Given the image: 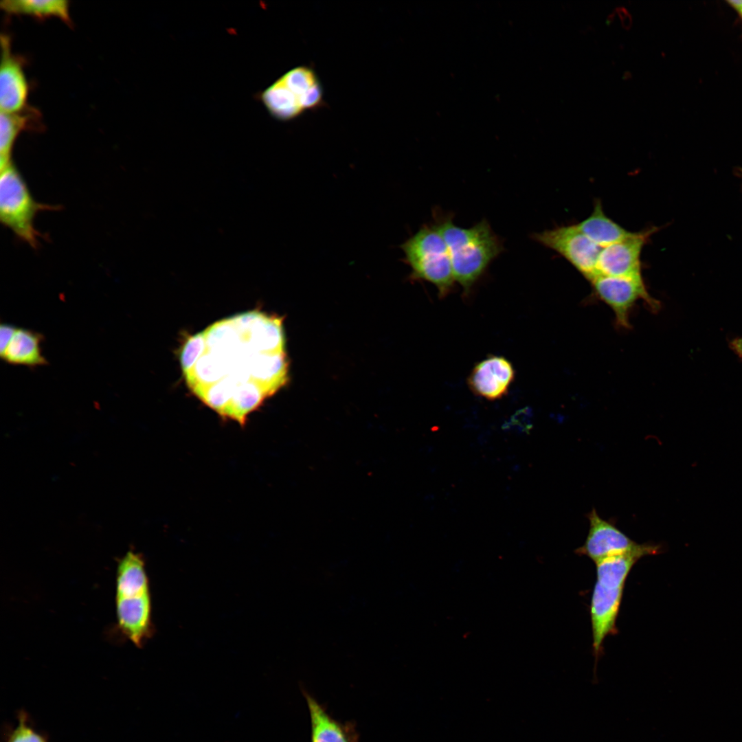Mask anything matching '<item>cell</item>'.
Masks as SVG:
<instances>
[{
    "label": "cell",
    "mask_w": 742,
    "mask_h": 742,
    "mask_svg": "<svg viewBox=\"0 0 742 742\" xmlns=\"http://www.w3.org/2000/svg\"><path fill=\"white\" fill-rule=\"evenodd\" d=\"M661 550L660 545L642 543L637 550L608 557L596 563V580L589 607L596 660L601 653L606 637L618 632L616 620L631 570L642 557L659 554Z\"/></svg>",
    "instance_id": "1"
},
{
    "label": "cell",
    "mask_w": 742,
    "mask_h": 742,
    "mask_svg": "<svg viewBox=\"0 0 742 742\" xmlns=\"http://www.w3.org/2000/svg\"><path fill=\"white\" fill-rule=\"evenodd\" d=\"M434 225L446 243L455 280L468 295L489 264L504 250L502 243L486 220L463 228L449 216L438 219Z\"/></svg>",
    "instance_id": "2"
},
{
    "label": "cell",
    "mask_w": 742,
    "mask_h": 742,
    "mask_svg": "<svg viewBox=\"0 0 742 742\" xmlns=\"http://www.w3.org/2000/svg\"><path fill=\"white\" fill-rule=\"evenodd\" d=\"M115 605L121 632L142 647L153 631L151 600L144 561L133 550L128 551L117 565Z\"/></svg>",
    "instance_id": "3"
},
{
    "label": "cell",
    "mask_w": 742,
    "mask_h": 742,
    "mask_svg": "<svg viewBox=\"0 0 742 742\" xmlns=\"http://www.w3.org/2000/svg\"><path fill=\"white\" fill-rule=\"evenodd\" d=\"M0 170V221L19 240L37 249L43 238L34 226L37 214L61 207L37 202L12 161Z\"/></svg>",
    "instance_id": "4"
},
{
    "label": "cell",
    "mask_w": 742,
    "mask_h": 742,
    "mask_svg": "<svg viewBox=\"0 0 742 742\" xmlns=\"http://www.w3.org/2000/svg\"><path fill=\"white\" fill-rule=\"evenodd\" d=\"M404 261L413 280L436 286L439 297L448 295L456 282L446 243L434 225H424L401 245Z\"/></svg>",
    "instance_id": "5"
},
{
    "label": "cell",
    "mask_w": 742,
    "mask_h": 742,
    "mask_svg": "<svg viewBox=\"0 0 742 742\" xmlns=\"http://www.w3.org/2000/svg\"><path fill=\"white\" fill-rule=\"evenodd\" d=\"M535 240L565 258L589 281L598 276L602 248L584 235L576 225L557 226L533 234Z\"/></svg>",
    "instance_id": "6"
},
{
    "label": "cell",
    "mask_w": 742,
    "mask_h": 742,
    "mask_svg": "<svg viewBox=\"0 0 742 742\" xmlns=\"http://www.w3.org/2000/svg\"><path fill=\"white\" fill-rule=\"evenodd\" d=\"M596 295L614 312L616 324L629 328V315L638 300H643L651 310L657 311L660 303L648 292L642 276L619 277L599 275L589 281Z\"/></svg>",
    "instance_id": "7"
},
{
    "label": "cell",
    "mask_w": 742,
    "mask_h": 742,
    "mask_svg": "<svg viewBox=\"0 0 742 742\" xmlns=\"http://www.w3.org/2000/svg\"><path fill=\"white\" fill-rule=\"evenodd\" d=\"M659 229L652 226L616 243L602 248L597 262L598 276H642L641 254Z\"/></svg>",
    "instance_id": "8"
},
{
    "label": "cell",
    "mask_w": 742,
    "mask_h": 742,
    "mask_svg": "<svg viewBox=\"0 0 742 742\" xmlns=\"http://www.w3.org/2000/svg\"><path fill=\"white\" fill-rule=\"evenodd\" d=\"M589 528L584 543L576 550L578 555H584L595 564L614 556L638 550L642 544L637 543L616 528L614 524L604 520L593 508L588 514Z\"/></svg>",
    "instance_id": "9"
},
{
    "label": "cell",
    "mask_w": 742,
    "mask_h": 742,
    "mask_svg": "<svg viewBox=\"0 0 742 742\" xmlns=\"http://www.w3.org/2000/svg\"><path fill=\"white\" fill-rule=\"evenodd\" d=\"M515 377V368L507 358L491 355L474 366L467 384L475 395L494 401L508 394Z\"/></svg>",
    "instance_id": "10"
},
{
    "label": "cell",
    "mask_w": 742,
    "mask_h": 742,
    "mask_svg": "<svg viewBox=\"0 0 742 742\" xmlns=\"http://www.w3.org/2000/svg\"><path fill=\"white\" fill-rule=\"evenodd\" d=\"M0 110L4 113L18 112L27 105L28 84L22 59L14 54L10 38L1 36Z\"/></svg>",
    "instance_id": "11"
},
{
    "label": "cell",
    "mask_w": 742,
    "mask_h": 742,
    "mask_svg": "<svg viewBox=\"0 0 742 742\" xmlns=\"http://www.w3.org/2000/svg\"><path fill=\"white\" fill-rule=\"evenodd\" d=\"M302 694L309 712L311 742H359L355 724L334 718L324 705L304 688Z\"/></svg>",
    "instance_id": "12"
},
{
    "label": "cell",
    "mask_w": 742,
    "mask_h": 742,
    "mask_svg": "<svg viewBox=\"0 0 742 742\" xmlns=\"http://www.w3.org/2000/svg\"><path fill=\"white\" fill-rule=\"evenodd\" d=\"M280 78L297 97L304 111L318 110L325 105L321 82L311 67L301 65L294 67Z\"/></svg>",
    "instance_id": "13"
},
{
    "label": "cell",
    "mask_w": 742,
    "mask_h": 742,
    "mask_svg": "<svg viewBox=\"0 0 742 742\" xmlns=\"http://www.w3.org/2000/svg\"><path fill=\"white\" fill-rule=\"evenodd\" d=\"M43 336L32 330L16 328L1 358L12 365L37 367L47 361L43 355Z\"/></svg>",
    "instance_id": "14"
},
{
    "label": "cell",
    "mask_w": 742,
    "mask_h": 742,
    "mask_svg": "<svg viewBox=\"0 0 742 742\" xmlns=\"http://www.w3.org/2000/svg\"><path fill=\"white\" fill-rule=\"evenodd\" d=\"M577 228L593 243L601 248L622 241L634 232H629L615 222L605 213L601 202L594 203L590 215L576 224Z\"/></svg>",
    "instance_id": "15"
},
{
    "label": "cell",
    "mask_w": 742,
    "mask_h": 742,
    "mask_svg": "<svg viewBox=\"0 0 742 742\" xmlns=\"http://www.w3.org/2000/svg\"><path fill=\"white\" fill-rule=\"evenodd\" d=\"M40 115L32 107L14 113H0V168L12 160L13 146L24 130L39 128Z\"/></svg>",
    "instance_id": "16"
},
{
    "label": "cell",
    "mask_w": 742,
    "mask_h": 742,
    "mask_svg": "<svg viewBox=\"0 0 742 742\" xmlns=\"http://www.w3.org/2000/svg\"><path fill=\"white\" fill-rule=\"evenodd\" d=\"M270 115L279 121L295 120L305 111L297 97L279 78L269 87L257 94Z\"/></svg>",
    "instance_id": "17"
},
{
    "label": "cell",
    "mask_w": 742,
    "mask_h": 742,
    "mask_svg": "<svg viewBox=\"0 0 742 742\" xmlns=\"http://www.w3.org/2000/svg\"><path fill=\"white\" fill-rule=\"evenodd\" d=\"M0 7L9 14H27L38 19L54 16L69 25L71 23L67 0H3Z\"/></svg>",
    "instance_id": "18"
},
{
    "label": "cell",
    "mask_w": 742,
    "mask_h": 742,
    "mask_svg": "<svg viewBox=\"0 0 742 742\" xmlns=\"http://www.w3.org/2000/svg\"><path fill=\"white\" fill-rule=\"evenodd\" d=\"M205 339L203 333L190 337L181 352V363L183 373L188 372L203 352Z\"/></svg>",
    "instance_id": "19"
},
{
    "label": "cell",
    "mask_w": 742,
    "mask_h": 742,
    "mask_svg": "<svg viewBox=\"0 0 742 742\" xmlns=\"http://www.w3.org/2000/svg\"><path fill=\"white\" fill-rule=\"evenodd\" d=\"M8 742H47L45 739L27 723V716L19 715V723L11 732Z\"/></svg>",
    "instance_id": "20"
},
{
    "label": "cell",
    "mask_w": 742,
    "mask_h": 742,
    "mask_svg": "<svg viewBox=\"0 0 742 742\" xmlns=\"http://www.w3.org/2000/svg\"><path fill=\"white\" fill-rule=\"evenodd\" d=\"M16 327L12 324H1L0 327V353L2 355L8 347Z\"/></svg>",
    "instance_id": "21"
},
{
    "label": "cell",
    "mask_w": 742,
    "mask_h": 742,
    "mask_svg": "<svg viewBox=\"0 0 742 742\" xmlns=\"http://www.w3.org/2000/svg\"><path fill=\"white\" fill-rule=\"evenodd\" d=\"M726 3L737 14L742 22V0H730L727 1Z\"/></svg>",
    "instance_id": "22"
},
{
    "label": "cell",
    "mask_w": 742,
    "mask_h": 742,
    "mask_svg": "<svg viewBox=\"0 0 742 742\" xmlns=\"http://www.w3.org/2000/svg\"><path fill=\"white\" fill-rule=\"evenodd\" d=\"M732 347L738 355L742 357V337L732 341Z\"/></svg>",
    "instance_id": "23"
},
{
    "label": "cell",
    "mask_w": 742,
    "mask_h": 742,
    "mask_svg": "<svg viewBox=\"0 0 742 742\" xmlns=\"http://www.w3.org/2000/svg\"><path fill=\"white\" fill-rule=\"evenodd\" d=\"M616 10L621 19L629 14L628 10L623 6L617 7Z\"/></svg>",
    "instance_id": "24"
},
{
    "label": "cell",
    "mask_w": 742,
    "mask_h": 742,
    "mask_svg": "<svg viewBox=\"0 0 742 742\" xmlns=\"http://www.w3.org/2000/svg\"><path fill=\"white\" fill-rule=\"evenodd\" d=\"M621 21L622 26L625 28H629L631 27L632 23V19L630 14H628L627 16L622 19Z\"/></svg>",
    "instance_id": "25"
},
{
    "label": "cell",
    "mask_w": 742,
    "mask_h": 742,
    "mask_svg": "<svg viewBox=\"0 0 742 742\" xmlns=\"http://www.w3.org/2000/svg\"><path fill=\"white\" fill-rule=\"evenodd\" d=\"M737 172H739V175L741 176L742 179V168L737 170Z\"/></svg>",
    "instance_id": "26"
}]
</instances>
